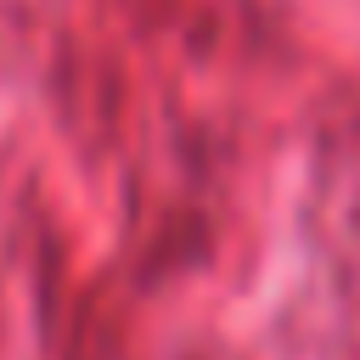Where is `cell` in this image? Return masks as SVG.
<instances>
[]
</instances>
